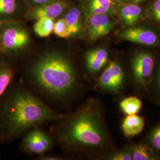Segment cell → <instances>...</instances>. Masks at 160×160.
Segmentation results:
<instances>
[{
  "mask_svg": "<svg viewBox=\"0 0 160 160\" xmlns=\"http://www.w3.org/2000/svg\"><path fill=\"white\" fill-rule=\"evenodd\" d=\"M68 115L58 113L24 89L12 92L0 109V134L4 139L16 137L42 124L60 120Z\"/></svg>",
  "mask_w": 160,
  "mask_h": 160,
  "instance_id": "6da1fadb",
  "label": "cell"
},
{
  "mask_svg": "<svg viewBox=\"0 0 160 160\" xmlns=\"http://www.w3.org/2000/svg\"><path fill=\"white\" fill-rule=\"evenodd\" d=\"M28 77L42 93L53 99H65L74 94L78 74L71 58L59 51L40 55L30 65Z\"/></svg>",
  "mask_w": 160,
  "mask_h": 160,
  "instance_id": "7a4b0ae2",
  "label": "cell"
},
{
  "mask_svg": "<svg viewBox=\"0 0 160 160\" xmlns=\"http://www.w3.org/2000/svg\"><path fill=\"white\" fill-rule=\"evenodd\" d=\"M61 121L57 130L58 139L69 151L99 148L107 141L101 115L92 104L82 105Z\"/></svg>",
  "mask_w": 160,
  "mask_h": 160,
  "instance_id": "3957f363",
  "label": "cell"
},
{
  "mask_svg": "<svg viewBox=\"0 0 160 160\" xmlns=\"http://www.w3.org/2000/svg\"><path fill=\"white\" fill-rule=\"evenodd\" d=\"M30 37L26 28L15 20L0 22L1 52L17 55L29 45Z\"/></svg>",
  "mask_w": 160,
  "mask_h": 160,
  "instance_id": "277c9868",
  "label": "cell"
},
{
  "mask_svg": "<svg viewBox=\"0 0 160 160\" xmlns=\"http://www.w3.org/2000/svg\"><path fill=\"white\" fill-rule=\"evenodd\" d=\"M123 81L124 73L121 65L116 61H112L100 75L98 85L104 91L118 92L123 86Z\"/></svg>",
  "mask_w": 160,
  "mask_h": 160,
  "instance_id": "5b68a950",
  "label": "cell"
},
{
  "mask_svg": "<svg viewBox=\"0 0 160 160\" xmlns=\"http://www.w3.org/2000/svg\"><path fill=\"white\" fill-rule=\"evenodd\" d=\"M114 22L110 14H90L86 21L88 39L96 40L109 34L113 28Z\"/></svg>",
  "mask_w": 160,
  "mask_h": 160,
  "instance_id": "8992f818",
  "label": "cell"
},
{
  "mask_svg": "<svg viewBox=\"0 0 160 160\" xmlns=\"http://www.w3.org/2000/svg\"><path fill=\"white\" fill-rule=\"evenodd\" d=\"M52 145L49 136L36 128L28 132L22 142L23 148L32 154H43L51 148Z\"/></svg>",
  "mask_w": 160,
  "mask_h": 160,
  "instance_id": "52a82bcc",
  "label": "cell"
},
{
  "mask_svg": "<svg viewBox=\"0 0 160 160\" xmlns=\"http://www.w3.org/2000/svg\"><path fill=\"white\" fill-rule=\"evenodd\" d=\"M154 68V60L147 52H140L132 61V69L135 80L140 84L148 83Z\"/></svg>",
  "mask_w": 160,
  "mask_h": 160,
  "instance_id": "ba28073f",
  "label": "cell"
},
{
  "mask_svg": "<svg viewBox=\"0 0 160 160\" xmlns=\"http://www.w3.org/2000/svg\"><path fill=\"white\" fill-rule=\"evenodd\" d=\"M123 40L147 46H155L158 43L157 34L151 30L142 28H130L121 32L119 34Z\"/></svg>",
  "mask_w": 160,
  "mask_h": 160,
  "instance_id": "9c48e42d",
  "label": "cell"
},
{
  "mask_svg": "<svg viewBox=\"0 0 160 160\" xmlns=\"http://www.w3.org/2000/svg\"><path fill=\"white\" fill-rule=\"evenodd\" d=\"M68 6L65 0H56L42 6L34 7L29 12V16L33 20L40 18H51L55 19L62 14Z\"/></svg>",
  "mask_w": 160,
  "mask_h": 160,
  "instance_id": "30bf717a",
  "label": "cell"
},
{
  "mask_svg": "<svg viewBox=\"0 0 160 160\" xmlns=\"http://www.w3.org/2000/svg\"><path fill=\"white\" fill-rule=\"evenodd\" d=\"M108 52L103 48H97L87 52L86 65L88 72L94 74L102 69L108 62Z\"/></svg>",
  "mask_w": 160,
  "mask_h": 160,
  "instance_id": "8fae6325",
  "label": "cell"
},
{
  "mask_svg": "<svg viewBox=\"0 0 160 160\" xmlns=\"http://www.w3.org/2000/svg\"><path fill=\"white\" fill-rule=\"evenodd\" d=\"M145 121L142 117L137 114L128 115L122 123V129L126 137L137 136L142 131Z\"/></svg>",
  "mask_w": 160,
  "mask_h": 160,
  "instance_id": "7c38bea8",
  "label": "cell"
},
{
  "mask_svg": "<svg viewBox=\"0 0 160 160\" xmlns=\"http://www.w3.org/2000/svg\"><path fill=\"white\" fill-rule=\"evenodd\" d=\"M63 19L68 28L71 36L79 34L82 30L81 12L78 7H74L65 13Z\"/></svg>",
  "mask_w": 160,
  "mask_h": 160,
  "instance_id": "4fadbf2b",
  "label": "cell"
},
{
  "mask_svg": "<svg viewBox=\"0 0 160 160\" xmlns=\"http://www.w3.org/2000/svg\"><path fill=\"white\" fill-rule=\"evenodd\" d=\"M115 4L109 0H87L88 14H110L114 12Z\"/></svg>",
  "mask_w": 160,
  "mask_h": 160,
  "instance_id": "5bb4252c",
  "label": "cell"
},
{
  "mask_svg": "<svg viewBox=\"0 0 160 160\" xmlns=\"http://www.w3.org/2000/svg\"><path fill=\"white\" fill-rule=\"evenodd\" d=\"M142 10L135 4L123 6L120 10V17L126 26H132L141 17Z\"/></svg>",
  "mask_w": 160,
  "mask_h": 160,
  "instance_id": "9a60e30c",
  "label": "cell"
},
{
  "mask_svg": "<svg viewBox=\"0 0 160 160\" xmlns=\"http://www.w3.org/2000/svg\"><path fill=\"white\" fill-rule=\"evenodd\" d=\"M19 6V0H0V22L14 20Z\"/></svg>",
  "mask_w": 160,
  "mask_h": 160,
  "instance_id": "2e32d148",
  "label": "cell"
},
{
  "mask_svg": "<svg viewBox=\"0 0 160 160\" xmlns=\"http://www.w3.org/2000/svg\"><path fill=\"white\" fill-rule=\"evenodd\" d=\"M14 77L12 66L0 59V98L2 96Z\"/></svg>",
  "mask_w": 160,
  "mask_h": 160,
  "instance_id": "e0dca14e",
  "label": "cell"
},
{
  "mask_svg": "<svg viewBox=\"0 0 160 160\" xmlns=\"http://www.w3.org/2000/svg\"><path fill=\"white\" fill-rule=\"evenodd\" d=\"M55 20L51 18H40L36 20L33 30L36 35L40 38L49 36L53 32Z\"/></svg>",
  "mask_w": 160,
  "mask_h": 160,
  "instance_id": "ac0fdd59",
  "label": "cell"
},
{
  "mask_svg": "<svg viewBox=\"0 0 160 160\" xmlns=\"http://www.w3.org/2000/svg\"><path fill=\"white\" fill-rule=\"evenodd\" d=\"M142 103L136 97H129L123 100L120 103L122 112L127 115L137 114L142 108Z\"/></svg>",
  "mask_w": 160,
  "mask_h": 160,
  "instance_id": "d6986e66",
  "label": "cell"
},
{
  "mask_svg": "<svg viewBox=\"0 0 160 160\" xmlns=\"http://www.w3.org/2000/svg\"><path fill=\"white\" fill-rule=\"evenodd\" d=\"M132 160H155L154 155L148 147L144 145H137L132 151Z\"/></svg>",
  "mask_w": 160,
  "mask_h": 160,
  "instance_id": "ffe728a7",
  "label": "cell"
},
{
  "mask_svg": "<svg viewBox=\"0 0 160 160\" xmlns=\"http://www.w3.org/2000/svg\"><path fill=\"white\" fill-rule=\"evenodd\" d=\"M53 33L60 38L67 39L71 37L68 26L63 18H60L55 22Z\"/></svg>",
  "mask_w": 160,
  "mask_h": 160,
  "instance_id": "44dd1931",
  "label": "cell"
},
{
  "mask_svg": "<svg viewBox=\"0 0 160 160\" xmlns=\"http://www.w3.org/2000/svg\"><path fill=\"white\" fill-rule=\"evenodd\" d=\"M151 142L155 148L160 151V125L156 127L152 132Z\"/></svg>",
  "mask_w": 160,
  "mask_h": 160,
  "instance_id": "7402d4cb",
  "label": "cell"
},
{
  "mask_svg": "<svg viewBox=\"0 0 160 160\" xmlns=\"http://www.w3.org/2000/svg\"><path fill=\"white\" fill-rule=\"evenodd\" d=\"M112 160H131L132 155L129 151H123L112 156L110 158Z\"/></svg>",
  "mask_w": 160,
  "mask_h": 160,
  "instance_id": "603a6c76",
  "label": "cell"
},
{
  "mask_svg": "<svg viewBox=\"0 0 160 160\" xmlns=\"http://www.w3.org/2000/svg\"><path fill=\"white\" fill-rule=\"evenodd\" d=\"M152 14L157 23L160 24V0H155L152 6Z\"/></svg>",
  "mask_w": 160,
  "mask_h": 160,
  "instance_id": "cb8c5ba5",
  "label": "cell"
},
{
  "mask_svg": "<svg viewBox=\"0 0 160 160\" xmlns=\"http://www.w3.org/2000/svg\"><path fill=\"white\" fill-rule=\"evenodd\" d=\"M29 2L34 7L42 6L56 0H28Z\"/></svg>",
  "mask_w": 160,
  "mask_h": 160,
  "instance_id": "d4e9b609",
  "label": "cell"
},
{
  "mask_svg": "<svg viewBox=\"0 0 160 160\" xmlns=\"http://www.w3.org/2000/svg\"><path fill=\"white\" fill-rule=\"evenodd\" d=\"M41 160H60V157L56 156H42L40 157Z\"/></svg>",
  "mask_w": 160,
  "mask_h": 160,
  "instance_id": "484cf974",
  "label": "cell"
},
{
  "mask_svg": "<svg viewBox=\"0 0 160 160\" xmlns=\"http://www.w3.org/2000/svg\"><path fill=\"white\" fill-rule=\"evenodd\" d=\"M157 86L158 90L160 92V67H159L158 72V77H157Z\"/></svg>",
  "mask_w": 160,
  "mask_h": 160,
  "instance_id": "4316f807",
  "label": "cell"
},
{
  "mask_svg": "<svg viewBox=\"0 0 160 160\" xmlns=\"http://www.w3.org/2000/svg\"><path fill=\"white\" fill-rule=\"evenodd\" d=\"M109 1H110L111 2H112L114 3L115 4H116V3H118V2H122L123 0H109Z\"/></svg>",
  "mask_w": 160,
  "mask_h": 160,
  "instance_id": "83f0119b",
  "label": "cell"
},
{
  "mask_svg": "<svg viewBox=\"0 0 160 160\" xmlns=\"http://www.w3.org/2000/svg\"><path fill=\"white\" fill-rule=\"evenodd\" d=\"M133 1L135 2H143V1H145V0H133Z\"/></svg>",
  "mask_w": 160,
  "mask_h": 160,
  "instance_id": "f1b7e54d",
  "label": "cell"
},
{
  "mask_svg": "<svg viewBox=\"0 0 160 160\" xmlns=\"http://www.w3.org/2000/svg\"><path fill=\"white\" fill-rule=\"evenodd\" d=\"M0 52H1V43H0Z\"/></svg>",
  "mask_w": 160,
  "mask_h": 160,
  "instance_id": "f546056e",
  "label": "cell"
}]
</instances>
